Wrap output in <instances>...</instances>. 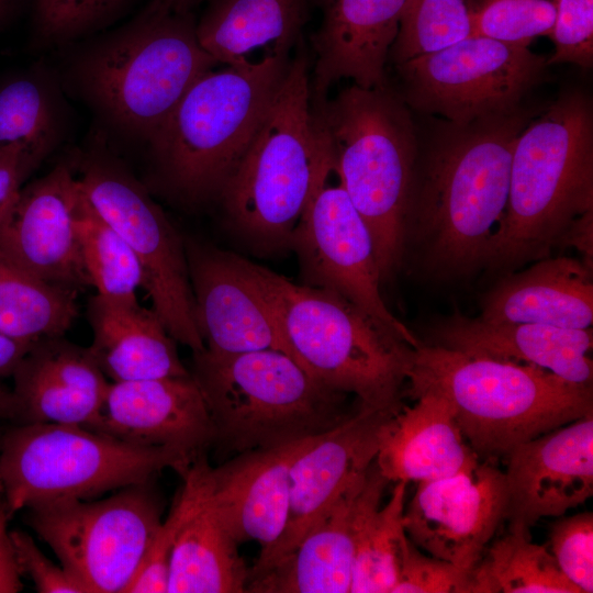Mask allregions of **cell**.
<instances>
[{
	"label": "cell",
	"instance_id": "30bf717a",
	"mask_svg": "<svg viewBox=\"0 0 593 593\" xmlns=\"http://www.w3.org/2000/svg\"><path fill=\"white\" fill-rule=\"evenodd\" d=\"M192 460L164 447L130 444L80 425L20 423L0 440V488L11 517L26 507L149 482Z\"/></svg>",
	"mask_w": 593,
	"mask_h": 593
},
{
	"label": "cell",
	"instance_id": "6da1fadb",
	"mask_svg": "<svg viewBox=\"0 0 593 593\" xmlns=\"http://www.w3.org/2000/svg\"><path fill=\"white\" fill-rule=\"evenodd\" d=\"M529 118L518 108L437 124L416 163L406 226L437 275L462 276L486 262L506 210L515 142Z\"/></svg>",
	"mask_w": 593,
	"mask_h": 593
},
{
	"label": "cell",
	"instance_id": "4dcf8cb0",
	"mask_svg": "<svg viewBox=\"0 0 593 593\" xmlns=\"http://www.w3.org/2000/svg\"><path fill=\"white\" fill-rule=\"evenodd\" d=\"M77 294L0 256L1 334L29 345L63 336L78 314Z\"/></svg>",
	"mask_w": 593,
	"mask_h": 593
},
{
	"label": "cell",
	"instance_id": "ab89813d",
	"mask_svg": "<svg viewBox=\"0 0 593 593\" xmlns=\"http://www.w3.org/2000/svg\"><path fill=\"white\" fill-rule=\"evenodd\" d=\"M555 54L549 64H593V0H559L552 31Z\"/></svg>",
	"mask_w": 593,
	"mask_h": 593
},
{
	"label": "cell",
	"instance_id": "60d3db41",
	"mask_svg": "<svg viewBox=\"0 0 593 593\" xmlns=\"http://www.w3.org/2000/svg\"><path fill=\"white\" fill-rule=\"evenodd\" d=\"M189 503V491L182 484L169 515L165 521H161L144 560L125 593L167 592L171 549L188 512Z\"/></svg>",
	"mask_w": 593,
	"mask_h": 593
},
{
	"label": "cell",
	"instance_id": "e575fe53",
	"mask_svg": "<svg viewBox=\"0 0 593 593\" xmlns=\"http://www.w3.org/2000/svg\"><path fill=\"white\" fill-rule=\"evenodd\" d=\"M77 231L83 267L97 295L112 301L137 300L143 273L134 253L122 235L92 208L82 191Z\"/></svg>",
	"mask_w": 593,
	"mask_h": 593
},
{
	"label": "cell",
	"instance_id": "7a4b0ae2",
	"mask_svg": "<svg viewBox=\"0 0 593 593\" xmlns=\"http://www.w3.org/2000/svg\"><path fill=\"white\" fill-rule=\"evenodd\" d=\"M195 25L191 11L153 0L82 47L70 80L105 123L147 143L191 85L222 66L200 45Z\"/></svg>",
	"mask_w": 593,
	"mask_h": 593
},
{
	"label": "cell",
	"instance_id": "d6986e66",
	"mask_svg": "<svg viewBox=\"0 0 593 593\" xmlns=\"http://www.w3.org/2000/svg\"><path fill=\"white\" fill-rule=\"evenodd\" d=\"M187 253L204 350L215 355L275 349L290 355L278 318L237 255L190 245Z\"/></svg>",
	"mask_w": 593,
	"mask_h": 593
},
{
	"label": "cell",
	"instance_id": "3957f363",
	"mask_svg": "<svg viewBox=\"0 0 593 593\" xmlns=\"http://www.w3.org/2000/svg\"><path fill=\"white\" fill-rule=\"evenodd\" d=\"M593 211V111L580 91L561 94L519 133L506 210L486 264L512 270L548 257Z\"/></svg>",
	"mask_w": 593,
	"mask_h": 593
},
{
	"label": "cell",
	"instance_id": "5b68a950",
	"mask_svg": "<svg viewBox=\"0 0 593 593\" xmlns=\"http://www.w3.org/2000/svg\"><path fill=\"white\" fill-rule=\"evenodd\" d=\"M406 381L413 399L429 391L449 402L478 457L506 456L523 441L593 414L592 384L434 344L414 349Z\"/></svg>",
	"mask_w": 593,
	"mask_h": 593
},
{
	"label": "cell",
	"instance_id": "f907efd6",
	"mask_svg": "<svg viewBox=\"0 0 593 593\" xmlns=\"http://www.w3.org/2000/svg\"><path fill=\"white\" fill-rule=\"evenodd\" d=\"M174 8L181 11H191L202 0H165Z\"/></svg>",
	"mask_w": 593,
	"mask_h": 593
},
{
	"label": "cell",
	"instance_id": "d6a6232c",
	"mask_svg": "<svg viewBox=\"0 0 593 593\" xmlns=\"http://www.w3.org/2000/svg\"><path fill=\"white\" fill-rule=\"evenodd\" d=\"M65 107L56 80L33 68L0 80V146L16 142L57 145Z\"/></svg>",
	"mask_w": 593,
	"mask_h": 593
},
{
	"label": "cell",
	"instance_id": "681fc988",
	"mask_svg": "<svg viewBox=\"0 0 593 593\" xmlns=\"http://www.w3.org/2000/svg\"><path fill=\"white\" fill-rule=\"evenodd\" d=\"M21 0H0V27L16 12Z\"/></svg>",
	"mask_w": 593,
	"mask_h": 593
},
{
	"label": "cell",
	"instance_id": "7402d4cb",
	"mask_svg": "<svg viewBox=\"0 0 593 593\" xmlns=\"http://www.w3.org/2000/svg\"><path fill=\"white\" fill-rule=\"evenodd\" d=\"M388 483L374 459L296 548L248 582L246 592L350 593L358 529L365 515L380 505Z\"/></svg>",
	"mask_w": 593,
	"mask_h": 593
},
{
	"label": "cell",
	"instance_id": "7bdbcfd3",
	"mask_svg": "<svg viewBox=\"0 0 593 593\" xmlns=\"http://www.w3.org/2000/svg\"><path fill=\"white\" fill-rule=\"evenodd\" d=\"M131 0H64L55 24L46 38L59 43L105 26Z\"/></svg>",
	"mask_w": 593,
	"mask_h": 593
},
{
	"label": "cell",
	"instance_id": "5bb4252c",
	"mask_svg": "<svg viewBox=\"0 0 593 593\" xmlns=\"http://www.w3.org/2000/svg\"><path fill=\"white\" fill-rule=\"evenodd\" d=\"M291 249L302 284L342 295L411 347L421 345L382 299L371 234L340 183L331 142Z\"/></svg>",
	"mask_w": 593,
	"mask_h": 593
},
{
	"label": "cell",
	"instance_id": "9a60e30c",
	"mask_svg": "<svg viewBox=\"0 0 593 593\" xmlns=\"http://www.w3.org/2000/svg\"><path fill=\"white\" fill-rule=\"evenodd\" d=\"M402 406L358 407L345 421L314 437L298 455L290 470L286 532L276 547L248 570V582L290 555L339 495L368 469L377 457L388 422Z\"/></svg>",
	"mask_w": 593,
	"mask_h": 593
},
{
	"label": "cell",
	"instance_id": "f35d334b",
	"mask_svg": "<svg viewBox=\"0 0 593 593\" xmlns=\"http://www.w3.org/2000/svg\"><path fill=\"white\" fill-rule=\"evenodd\" d=\"M472 570L422 553L409 538L391 593H472Z\"/></svg>",
	"mask_w": 593,
	"mask_h": 593
},
{
	"label": "cell",
	"instance_id": "484cf974",
	"mask_svg": "<svg viewBox=\"0 0 593 593\" xmlns=\"http://www.w3.org/2000/svg\"><path fill=\"white\" fill-rule=\"evenodd\" d=\"M205 455L179 471L190 495L169 561V593L246 592L248 569L238 542L213 504Z\"/></svg>",
	"mask_w": 593,
	"mask_h": 593
},
{
	"label": "cell",
	"instance_id": "1f68e13d",
	"mask_svg": "<svg viewBox=\"0 0 593 593\" xmlns=\"http://www.w3.org/2000/svg\"><path fill=\"white\" fill-rule=\"evenodd\" d=\"M472 593H581L545 546L508 530L472 569Z\"/></svg>",
	"mask_w": 593,
	"mask_h": 593
},
{
	"label": "cell",
	"instance_id": "7c38bea8",
	"mask_svg": "<svg viewBox=\"0 0 593 593\" xmlns=\"http://www.w3.org/2000/svg\"><path fill=\"white\" fill-rule=\"evenodd\" d=\"M76 177L88 202L134 253L143 287L168 333L193 354L203 351L187 253L163 210L120 161L102 150L82 160Z\"/></svg>",
	"mask_w": 593,
	"mask_h": 593
},
{
	"label": "cell",
	"instance_id": "277c9868",
	"mask_svg": "<svg viewBox=\"0 0 593 593\" xmlns=\"http://www.w3.org/2000/svg\"><path fill=\"white\" fill-rule=\"evenodd\" d=\"M219 200L232 228L260 254L291 249L329 141L311 102L303 41Z\"/></svg>",
	"mask_w": 593,
	"mask_h": 593
},
{
	"label": "cell",
	"instance_id": "bcb514c9",
	"mask_svg": "<svg viewBox=\"0 0 593 593\" xmlns=\"http://www.w3.org/2000/svg\"><path fill=\"white\" fill-rule=\"evenodd\" d=\"M31 345L18 342L0 333V383L12 376Z\"/></svg>",
	"mask_w": 593,
	"mask_h": 593
},
{
	"label": "cell",
	"instance_id": "8fae6325",
	"mask_svg": "<svg viewBox=\"0 0 593 593\" xmlns=\"http://www.w3.org/2000/svg\"><path fill=\"white\" fill-rule=\"evenodd\" d=\"M149 482L105 499L33 504L27 521L85 593H125L161 523Z\"/></svg>",
	"mask_w": 593,
	"mask_h": 593
},
{
	"label": "cell",
	"instance_id": "f546056e",
	"mask_svg": "<svg viewBox=\"0 0 593 593\" xmlns=\"http://www.w3.org/2000/svg\"><path fill=\"white\" fill-rule=\"evenodd\" d=\"M92 358L112 382L183 377L175 339L152 309L137 300L112 301L99 295L89 303Z\"/></svg>",
	"mask_w": 593,
	"mask_h": 593
},
{
	"label": "cell",
	"instance_id": "ba28073f",
	"mask_svg": "<svg viewBox=\"0 0 593 593\" xmlns=\"http://www.w3.org/2000/svg\"><path fill=\"white\" fill-rule=\"evenodd\" d=\"M237 261L272 307L293 358L359 409L401 405L414 349L358 306L325 289L296 284L240 256Z\"/></svg>",
	"mask_w": 593,
	"mask_h": 593
},
{
	"label": "cell",
	"instance_id": "836d02e7",
	"mask_svg": "<svg viewBox=\"0 0 593 593\" xmlns=\"http://www.w3.org/2000/svg\"><path fill=\"white\" fill-rule=\"evenodd\" d=\"M405 482L388 503L371 508L357 533L350 593H391L409 537L404 527Z\"/></svg>",
	"mask_w": 593,
	"mask_h": 593
},
{
	"label": "cell",
	"instance_id": "ffe728a7",
	"mask_svg": "<svg viewBox=\"0 0 593 593\" xmlns=\"http://www.w3.org/2000/svg\"><path fill=\"white\" fill-rule=\"evenodd\" d=\"M91 429L134 445L169 448L191 460L215 440L210 412L191 373L111 382Z\"/></svg>",
	"mask_w": 593,
	"mask_h": 593
},
{
	"label": "cell",
	"instance_id": "cb8c5ba5",
	"mask_svg": "<svg viewBox=\"0 0 593 593\" xmlns=\"http://www.w3.org/2000/svg\"><path fill=\"white\" fill-rule=\"evenodd\" d=\"M15 421L92 428L110 382L90 351L63 336L31 345L13 374Z\"/></svg>",
	"mask_w": 593,
	"mask_h": 593
},
{
	"label": "cell",
	"instance_id": "83f0119b",
	"mask_svg": "<svg viewBox=\"0 0 593 593\" xmlns=\"http://www.w3.org/2000/svg\"><path fill=\"white\" fill-rule=\"evenodd\" d=\"M311 5V0H209L197 36L222 66L289 58L302 41Z\"/></svg>",
	"mask_w": 593,
	"mask_h": 593
},
{
	"label": "cell",
	"instance_id": "ee69618b",
	"mask_svg": "<svg viewBox=\"0 0 593 593\" xmlns=\"http://www.w3.org/2000/svg\"><path fill=\"white\" fill-rule=\"evenodd\" d=\"M54 148L55 145L35 142L0 146V221L26 179Z\"/></svg>",
	"mask_w": 593,
	"mask_h": 593
},
{
	"label": "cell",
	"instance_id": "c3c4849f",
	"mask_svg": "<svg viewBox=\"0 0 593 593\" xmlns=\"http://www.w3.org/2000/svg\"><path fill=\"white\" fill-rule=\"evenodd\" d=\"M0 419L15 421V409L12 393L0 383ZM2 434H0L1 440Z\"/></svg>",
	"mask_w": 593,
	"mask_h": 593
},
{
	"label": "cell",
	"instance_id": "f6af8a7d",
	"mask_svg": "<svg viewBox=\"0 0 593 593\" xmlns=\"http://www.w3.org/2000/svg\"><path fill=\"white\" fill-rule=\"evenodd\" d=\"M10 518L0 488V593H15L22 590L21 573L8 532Z\"/></svg>",
	"mask_w": 593,
	"mask_h": 593
},
{
	"label": "cell",
	"instance_id": "74e56055",
	"mask_svg": "<svg viewBox=\"0 0 593 593\" xmlns=\"http://www.w3.org/2000/svg\"><path fill=\"white\" fill-rule=\"evenodd\" d=\"M550 552L581 593L593 592V514L557 519L549 533Z\"/></svg>",
	"mask_w": 593,
	"mask_h": 593
},
{
	"label": "cell",
	"instance_id": "9c48e42d",
	"mask_svg": "<svg viewBox=\"0 0 593 593\" xmlns=\"http://www.w3.org/2000/svg\"><path fill=\"white\" fill-rule=\"evenodd\" d=\"M192 377L225 452L270 448L321 435L345 421L346 393L311 377L289 355L255 350L193 354Z\"/></svg>",
	"mask_w": 593,
	"mask_h": 593
},
{
	"label": "cell",
	"instance_id": "ac0fdd59",
	"mask_svg": "<svg viewBox=\"0 0 593 593\" xmlns=\"http://www.w3.org/2000/svg\"><path fill=\"white\" fill-rule=\"evenodd\" d=\"M504 472L508 530L529 533L593 494V414L513 447Z\"/></svg>",
	"mask_w": 593,
	"mask_h": 593
},
{
	"label": "cell",
	"instance_id": "d4e9b609",
	"mask_svg": "<svg viewBox=\"0 0 593 593\" xmlns=\"http://www.w3.org/2000/svg\"><path fill=\"white\" fill-rule=\"evenodd\" d=\"M433 344L470 356L528 365L580 384H592V328L495 323L459 313L433 329Z\"/></svg>",
	"mask_w": 593,
	"mask_h": 593
},
{
	"label": "cell",
	"instance_id": "f1b7e54d",
	"mask_svg": "<svg viewBox=\"0 0 593 593\" xmlns=\"http://www.w3.org/2000/svg\"><path fill=\"white\" fill-rule=\"evenodd\" d=\"M507 273L484 296L481 320L590 328L593 323L592 268L558 256Z\"/></svg>",
	"mask_w": 593,
	"mask_h": 593
},
{
	"label": "cell",
	"instance_id": "8992f818",
	"mask_svg": "<svg viewBox=\"0 0 593 593\" xmlns=\"http://www.w3.org/2000/svg\"><path fill=\"white\" fill-rule=\"evenodd\" d=\"M290 60L215 67L199 77L147 142L156 187L187 206L219 199Z\"/></svg>",
	"mask_w": 593,
	"mask_h": 593
},
{
	"label": "cell",
	"instance_id": "d590c367",
	"mask_svg": "<svg viewBox=\"0 0 593 593\" xmlns=\"http://www.w3.org/2000/svg\"><path fill=\"white\" fill-rule=\"evenodd\" d=\"M480 0H407L389 57L399 66L475 35Z\"/></svg>",
	"mask_w": 593,
	"mask_h": 593
},
{
	"label": "cell",
	"instance_id": "4316f807",
	"mask_svg": "<svg viewBox=\"0 0 593 593\" xmlns=\"http://www.w3.org/2000/svg\"><path fill=\"white\" fill-rule=\"evenodd\" d=\"M388 422L376 462L389 482H425L470 469L479 457L467 443L449 402L434 392L414 398Z\"/></svg>",
	"mask_w": 593,
	"mask_h": 593
},
{
	"label": "cell",
	"instance_id": "7dc6e473",
	"mask_svg": "<svg viewBox=\"0 0 593 593\" xmlns=\"http://www.w3.org/2000/svg\"><path fill=\"white\" fill-rule=\"evenodd\" d=\"M63 2L64 0H34L37 29L44 38L48 37Z\"/></svg>",
	"mask_w": 593,
	"mask_h": 593
},
{
	"label": "cell",
	"instance_id": "b9f144b4",
	"mask_svg": "<svg viewBox=\"0 0 593 593\" xmlns=\"http://www.w3.org/2000/svg\"><path fill=\"white\" fill-rule=\"evenodd\" d=\"M21 575L26 574L40 593H85L81 584L61 564L52 562L34 539L21 530L10 532Z\"/></svg>",
	"mask_w": 593,
	"mask_h": 593
},
{
	"label": "cell",
	"instance_id": "e0dca14e",
	"mask_svg": "<svg viewBox=\"0 0 593 593\" xmlns=\"http://www.w3.org/2000/svg\"><path fill=\"white\" fill-rule=\"evenodd\" d=\"M80 197L67 165L24 184L0 221V256L54 286H90L77 231Z\"/></svg>",
	"mask_w": 593,
	"mask_h": 593
},
{
	"label": "cell",
	"instance_id": "603a6c76",
	"mask_svg": "<svg viewBox=\"0 0 593 593\" xmlns=\"http://www.w3.org/2000/svg\"><path fill=\"white\" fill-rule=\"evenodd\" d=\"M314 437L243 451L219 467H208L213 504L238 544L256 540L260 545L258 559L265 558L286 532L290 470Z\"/></svg>",
	"mask_w": 593,
	"mask_h": 593
},
{
	"label": "cell",
	"instance_id": "52a82bcc",
	"mask_svg": "<svg viewBox=\"0 0 593 593\" xmlns=\"http://www.w3.org/2000/svg\"><path fill=\"white\" fill-rule=\"evenodd\" d=\"M336 170L373 242L381 282L401 265L419 153L411 111L389 85H356L313 105Z\"/></svg>",
	"mask_w": 593,
	"mask_h": 593
},
{
	"label": "cell",
	"instance_id": "2e32d148",
	"mask_svg": "<svg viewBox=\"0 0 593 593\" xmlns=\"http://www.w3.org/2000/svg\"><path fill=\"white\" fill-rule=\"evenodd\" d=\"M505 475L490 460L418 482L404 510L410 540L433 557L472 570L506 518Z\"/></svg>",
	"mask_w": 593,
	"mask_h": 593
},
{
	"label": "cell",
	"instance_id": "8d00e7d4",
	"mask_svg": "<svg viewBox=\"0 0 593 593\" xmlns=\"http://www.w3.org/2000/svg\"><path fill=\"white\" fill-rule=\"evenodd\" d=\"M559 0H480L475 35L529 46L550 35Z\"/></svg>",
	"mask_w": 593,
	"mask_h": 593
},
{
	"label": "cell",
	"instance_id": "44dd1931",
	"mask_svg": "<svg viewBox=\"0 0 593 593\" xmlns=\"http://www.w3.org/2000/svg\"><path fill=\"white\" fill-rule=\"evenodd\" d=\"M321 22L311 36L313 105L333 85L351 79L363 89L388 86L385 64L407 0H311Z\"/></svg>",
	"mask_w": 593,
	"mask_h": 593
},
{
	"label": "cell",
	"instance_id": "4fadbf2b",
	"mask_svg": "<svg viewBox=\"0 0 593 593\" xmlns=\"http://www.w3.org/2000/svg\"><path fill=\"white\" fill-rule=\"evenodd\" d=\"M547 65L527 45L472 35L395 68L409 108L468 124L518 109Z\"/></svg>",
	"mask_w": 593,
	"mask_h": 593
}]
</instances>
